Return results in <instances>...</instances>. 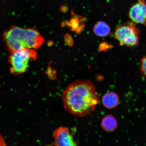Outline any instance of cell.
Instances as JSON below:
<instances>
[{
  "mask_svg": "<svg viewBox=\"0 0 146 146\" xmlns=\"http://www.w3.org/2000/svg\"><path fill=\"white\" fill-rule=\"evenodd\" d=\"M61 98L65 110L78 117L91 113L99 101L95 87L87 80L73 82L63 91Z\"/></svg>",
  "mask_w": 146,
  "mask_h": 146,
  "instance_id": "obj_1",
  "label": "cell"
},
{
  "mask_svg": "<svg viewBox=\"0 0 146 146\" xmlns=\"http://www.w3.org/2000/svg\"><path fill=\"white\" fill-rule=\"evenodd\" d=\"M3 38L11 52L23 48L35 50L44 42L42 36L35 29L18 27L9 29L3 34Z\"/></svg>",
  "mask_w": 146,
  "mask_h": 146,
  "instance_id": "obj_2",
  "label": "cell"
},
{
  "mask_svg": "<svg viewBox=\"0 0 146 146\" xmlns=\"http://www.w3.org/2000/svg\"><path fill=\"white\" fill-rule=\"evenodd\" d=\"M36 56L33 49L23 48L11 52L9 58L11 73L19 75L27 72L30 62L35 60Z\"/></svg>",
  "mask_w": 146,
  "mask_h": 146,
  "instance_id": "obj_3",
  "label": "cell"
},
{
  "mask_svg": "<svg viewBox=\"0 0 146 146\" xmlns=\"http://www.w3.org/2000/svg\"><path fill=\"white\" fill-rule=\"evenodd\" d=\"M133 23H127L116 27L114 37L120 45L133 47L138 44L140 32Z\"/></svg>",
  "mask_w": 146,
  "mask_h": 146,
  "instance_id": "obj_4",
  "label": "cell"
},
{
  "mask_svg": "<svg viewBox=\"0 0 146 146\" xmlns=\"http://www.w3.org/2000/svg\"><path fill=\"white\" fill-rule=\"evenodd\" d=\"M129 17L134 23L146 24V1L138 0L131 7Z\"/></svg>",
  "mask_w": 146,
  "mask_h": 146,
  "instance_id": "obj_5",
  "label": "cell"
},
{
  "mask_svg": "<svg viewBox=\"0 0 146 146\" xmlns=\"http://www.w3.org/2000/svg\"><path fill=\"white\" fill-rule=\"evenodd\" d=\"M53 136L54 139L53 144L54 145L73 146L77 145L70 131L66 127L58 128L54 131Z\"/></svg>",
  "mask_w": 146,
  "mask_h": 146,
  "instance_id": "obj_6",
  "label": "cell"
},
{
  "mask_svg": "<svg viewBox=\"0 0 146 146\" xmlns=\"http://www.w3.org/2000/svg\"><path fill=\"white\" fill-rule=\"evenodd\" d=\"M85 20L84 17L74 15L69 21L63 23L64 25H66L70 27L72 31L76 32L79 34L84 30L85 27L84 24Z\"/></svg>",
  "mask_w": 146,
  "mask_h": 146,
  "instance_id": "obj_7",
  "label": "cell"
},
{
  "mask_svg": "<svg viewBox=\"0 0 146 146\" xmlns=\"http://www.w3.org/2000/svg\"><path fill=\"white\" fill-rule=\"evenodd\" d=\"M102 102L106 108L112 109L118 105L119 103V98L116 93L109 92L104 95L102 97Z\"/></svg>",
  "mask_w": 146,
  "mask_h": 146,
  "instance_id": "obj_8",
  "label": "cell"
},
{
  "mask_svg": "<svg viewBox=\"0 0 146 146\" xmlns=\"http://www.w3.org/2000/svg\"><path fill=\"white\" fill-rule=\"evenodd\" d=\"M101 126L106 132H113L116 129L118 124L116 119L113 116L110 114L107 115L102 119Z\"/></svg>",
  "mask_w": 146,
  "mask_h": 146,
  "instance_id": "obj_9",
  "label": "cell"
},
{
  "mask_svg": "<svg viewBox=\"0 0 146 146\" xmlns=\"http://www.w3.org/2000/svg\"><path fill=\"white\" fill-rule=\"evenodd\" d=\"M110 30V27L105 22L100 21L94 25L93 31L97 36L105 37L109 35Z\"/></svg>",
  "mask_w": 146,
  "mask_h": 146,
  "instance_id": "obj_10",
  "label": "cell"
},
{
  "mask_svg": "<svg viewBox=\"0 0 146 146\" xmlns=\"http://www.w3.org/2000/svg\"><path fill=\"white\" fill-rule=\"evenodd\" d=\"M140 69L141 74L146 77V56L142 58L141 60Z\"/></svg>",
  "mask_w": 146,
  "mask_h": 146,
  "instance_id": "obj_11",
  "label": "cell"
},
{
  "mask_svg": "<svg viewBox=\"0 0 146 146\" xmlns=\"http://www.w3.org/2000/svg\"><path fill=\"white\" fill-rule=\"evenodd\" d=\"M65 42L69 47H72L74 44V40L70 34H67L64 36Z\"/></svg>",
  "mask_w": 146,
  "mask_h": 146,
  "instance_id": "obj_12",
  "label": "cell"
},
{
  "mask_svg": "<svg viewBox=\"0 0 146 146\" xmlns=\"http://www.w3.org/2000/svg\"><path fill=\"white\" fill-rule=\"evenodd\" d=\"M111 45L106 42H103L100 44L98 49L100 51H105L111 48Z\"/></svg>",
  "mask_w": 146,
  "mask_h": 146,
  "instance_id": "obj_13",
  "label": "cell"
},
{
  "mask_svg": "<svg viewBox=\"0 0 146 146\" xmlns=\"http://www.w3.org/2000/svg\"><path fill=\"white\" fill-rule=\"evenodd\" d=\"M6 143L4 139L0 134V146H6Z\"/></svg>",
  "mask_w": 146,
  "mask_h": 146,
  "instance_id": "obj_14",
  "label": "cell"
},
{
  "mask_svg": "<svg viewBox=\"0 0 146 146\" xmlns=\"http://www.w3.org/2000/svg\"><path fill=\"white\" fill-rule=\"evenodd\" d=\"M48 44L49 46H52L53 45V43L52 41H49L48 42Z\"/></svg>",
  "mask_w": 146,
  "mask_h": 146,
  "instance_id": "obj_15",
  "label": "cell"
}]
</instances>
